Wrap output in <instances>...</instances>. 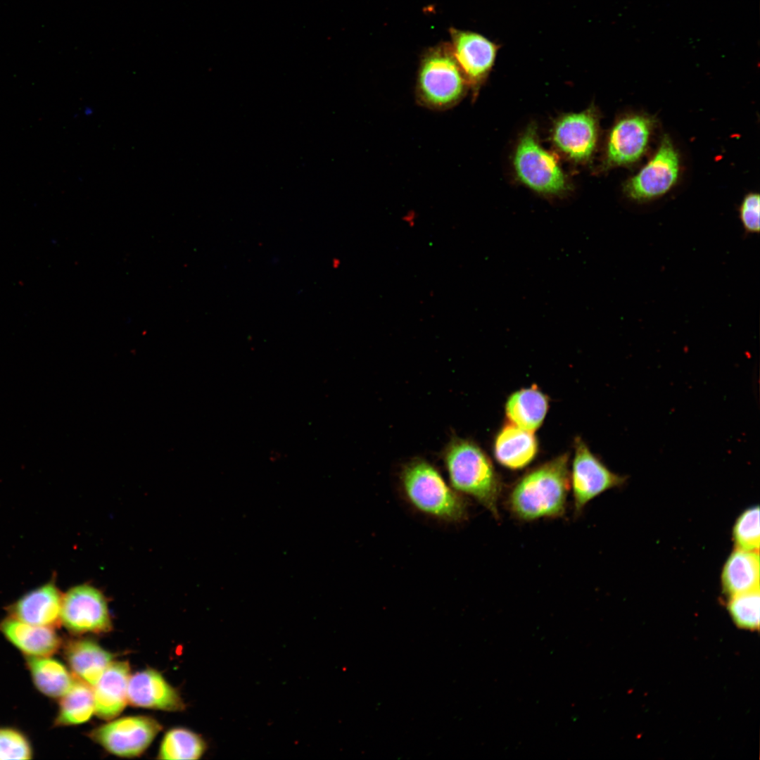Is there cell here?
Instances as JSON below:
<instances>
[{
    "label": "cell",
    "instance_id": "obj_1",
    "mask_svg": "<svg viewBox=\"0 0 760 760\" xmlns=\"http://www.w3.org/2000/svg\"><path fill=\"white\" fill-rule=\"evenodd\" d=\"M570 489L569 455L565 453L521 477L509 491L505 506L522 521L562 517Z\"/></svg>",
    "mask_w": 760,
    "mask_h": 760
},
{
    "label": "cell",
    "instance_id": "obj_2",
    "mask_svg": "<svg viewBox=\"0 0 760 760\" xmlns=\"http://www.w3.org/2000/svg\"><path fill=\"white\" fill-rule=\"evenodd\" d=\"M444 463L451 487L499 519L502 484L488 455L470 441L454 439L445 450Z\"/></svg>",
    "mask_w": 760,
    "mask_h": 760
},
{
    "label": "cell",
    "instance_id": "obj_3",
    "mask_svg": "<svg viewBox=\"0 0 760 760\" xmlns=\"http://www.w3.org/2000/svg\"><path fill=\"white\" fill-rule=\"evenodd\" d=\"M400 483L403 495L416 511L450 523L467 518L468 505L463 495L444 480L430 463L415 460L403 468Z\"/></svg>",
    "mask_w": 760,
    "mask_h": 760
},
{
    "label": "cell",
    "instance_id": "obj_4",
    "mask_svg": "<svg viewBox=\"0 0 760 760\" xmlns=\"http://www.w3.org/2000/svg\"><path fill=\"white\" fill-rule=\"evenodd\" d=\"M468 88L450 43L435 46L424 53L415 89L417 101L422 106L436 110L450 109L462 100Z\"/></svg>",
    "mask_w": 760,
    "mask_h": 760
},
{
    "label": "cell",
    "instance_id": "obj_5",
    "mask_svg": "<svg viewBox=\"0 0 760 760\" xmlns=\"http://www.w3.org/2000/svg\"><path fill=\"white\" fill-rule=\"evenodd\" d=\"M512 165L518 180L541 196L560 198L571 189L557 157L540 144L534 125L528 126L519 137Z\"/></svg>",
    "mask_w": 760,
    "mask_h": 760
},
{
    "label": "cell",
    "instance_id": "obj_6",
    "mask_svg": "<svg viewBox=\"0 0 760 760\" xmlns=\"http://www.w3.org/2000/svg\"><path fill=\"white\" fill-rule=\"evenodd\" d=\"M680 171L678 153L669 137L664 136L650 160L626 182L623 191L626 196L638 202L655 199L675 186Z\"/></svg>",
    "mask_w": 760,
    "mask_h": 760
},
{
    "label": "cell",
    "instance_id": "obj_7",
    "mask_svg": "<svg viewBox=\"0 0 760 760\" xmlns=\"http://www.w3.org/2000/svg\"><path fill=\"white\" fill-rule=\"evenodd\" d=\"M161 729L158 721L150 716H127L94 728L89 737L113 754L134 757L148 747Z\"/></svg>",
    "mask_w": 760,
    "mask_h": 760
},
{
    "label": "cell",
    "instance_id": "obj_8",
    "mask_svg": "<svg viewBox=\"0 0 760 760\" xmlns=\"http://www.w3.org/2000/svg\"><path fill=\"white\" fill-rule=\"evenodd\" d=\"M61 622L73 633H103L112 628L105 596L89 584L74 586L63 596Z\"/></svg>",
    "mask_w": 760,
    "mask_h": 760
},
{
    "label": "cell",
    "instance_id": "obj_9",
    "mask_svg": "<svg viewBox=\"0 0 760 760\" xmlns=\"http://www.w3.org/2000/svg\"><path fill=\"white\" fill-rule=\"evenodd\" d=\"M626 479L610 471L589 450L581 438L575 440V456L570 473L574 512L579 515L597 496L622 485Z\"/></svg>",
    "mask_w": 760,
    "mask_h": 760
},
{
    "label": "cell",
    "instance_id": "obj_10",
    "mask_svg": "<svg viewBox=\"0 0 760 760\" xmlns=\"http://www.w3.org/2000/svg\"><path fill=\"white\" fill-rule=\"evenodd\" d=\"M598 137V118L593 108L561 116L555 122L551 132L556 149L568 160L579 164L592 158Z\"/></svg>",
    "mask_w": 760,
    "mask_h": 760
},
{
    "label": "cell",
    "instance_id": "obj_11",
    "mask_svg": "<svg viewBox=\"0 0 760 760\" xmlns=\"http://www.w3.org/2000/svg\"><path fill=\"white\" fill-rule=\"evenodd\" d=\"M653 124L650 118L643 115H629L619 119L609 132L602 170L638 161L647 148Z\"/></svg>",
    "mask_w": 760,
    "mask_h": 760
},
{
    "label": "cell",
    "instance_id": "obj_12",
    "mask_svg": "<svg viewBox=\"0 0 760 760\" xmlns=\"http://www.w3.org/2000/svg\"><path fill=\"white\" fill-rule=\"evenodd\" d=\"M450 48L469 88L477 89L492 70L500 46L468 30L450 29Z\"/></svg>",
    "mask_w": 760,
    "mask_h": 760
},
{
    "label": "cell",
    "instance_id": "obj_13",
    "mask_svg": "<svg viewBox=\"0 0 760 760\" xmlns=\"http://www.w3.org/2000/svg\"><path fill=\"white\" fill-rule=\"evenodd\" d=\"M128 703L164 711L183 710L184 703L178 692L157 671L148 669L132 675L127 687Z\"/></svg>",
    "mask_w": 760,
    "mask_h": 760
},
{
    "label": "cell",
    "instance_id": "obj_14",
    "mask_svg": "<svg viewBox=\"0 0 760 760\" xmlns=\"http://www.w3.org/2000/svg\"><path fill=\"white\" fill-rule=\"evenodd\" d=\"M130 669L126 661H112L92 687L95 714L110 720L119 715L128 703L127 687Z\"/></svg>",
    "mask_w": 760,
    "mask_h": 760
},
{
    "label": "cell",
    "instance_id": "obj_15",
    "mask_svg": "<svg viewBox=\"0 0 760 760\" xmlns=\"http://www.w3.org/2000/svg\"><path fill=\"white\" fill-rule=\"evenodd\" d=\"M63 596L52 583L39 587L20 597L10 608L11 617L42 626L61 622Z\"/></svg>",
    "mask_w": 760,
    "mask_h": 760
},
{
    "label": "cell",
    "instance_id": "obj_16",
    "mask_svg": "<svg viewBox=\"0 0 760 760\" xmlns=\"http://www.w3.org/2000/svg\"><path fill=\"white\" fill-rule=\"evenodd\" d=\"M4 636L27 657H49L61 645L53 627L27 623L10 617L0 623Z\"/></svg>",
    "mask_w": 760,
    "mask_h": 760
},
{
    "label": "cell",
    "instance_id": "obj_17",
    "mask_svg": "<svg viewBox=\"0 0 760 760\" xmlns=\"http://www.w3.org/2000/svg\"><path fill=\"white\" fill-rule=\"evenodd\" d=\"M537 452L538 441L533 432L511 423L506 424L495 438V457L507 469H523L534 460Z\"/></svg>",
    "mask_w": 760,
    "mask_h": 760
},
{
    "label": "cell",
    "instance_id": "obj_18",
    "mask_svg": "<svg viewBox=\"0 0 760 760\" xmlns=\"http://www.w3.org/2000/svg\"><path fill=\"white\" fill-rule=\"evenodd\" d=\"M65 655L77 678L92 687L113 659L110 652L89 639L71 640L65 647Z\"/></svg>",
    "mask_w": 760,
    "mask_h": 760
},
{
    "label": "cell",
    "instance_id": "obj_19",
    "mask_svg": "<svg viewBox=\"0 0 760 760\" xmlns=\"http://www.w3.org/2000/svg\"><path fill=\"white\" fill-rule=\"evenodd\" d=\"M759 552L740 548L728 557L721 573L723 590L729 596L759 589Z\"/></svg>",
    "mask_w": 760,
    "mask_h": 760
},
{
    "label": "cell",
    "instance_id": "obj_20",
    "mask_svg": "<svg viewBox=\"0 0 760 760\" xmlns=\"http://www.w3.org/2000/svg\"><path fill=\"white\" fill-rule=\"evenodd\" d=\"M548 406L547 396L533 386L513 393L506 403L505 412L511 424L534 432L542 424Z\"/></svg>",
    "mask_w": 760,
    "mask_h": 760
},
{
    "label": "cell",
    "instance_id": "obj_21",
    "mask_svg": "<svg viewBox=\"0 0 760 760\" xmlns=\"http://www.w3.org/2000/svg\"><path fill=\"white\" fill-rule=\"evenodd\" d=\"M26 664L34 686L47 697L60 698L75 680L68 669L51 656L27 657Z\"/></svg>",
    "mask_w": 760,
    "mask_h": 760
},
{
    "label": "cell",
    "instance_id": "obj_22",
    "mask_svg": "<svg viewBox=\"0 0 760 760\" xmlns=\"http://www.w3.org/2000/svg\"><path fill=\"white\" fill-rule=\"evenodd\" d=\"M95 713L93 689L75 678L70 688L60 697L56 726H75L87 722Z\"/></svg>",
    "mask_w": 760,
    "mask_h": 760
},
{
    "label": "cell",
    "instance_id": "obj_23",
    "mask_svg": "<svg viewBox=\"0 0 760 760\" xmlns=\"http://www.w3.org/2000/svg\"><path fill=\"white\" fill-rule=\"evenodd\" d=\"M206 749L203 739L194 732L183 728L167 731L160 746L158 759H198Z\"/></svg>",
    "mask_w": 760,
    "mask_h": 760
},
{
    "label": "cell",
    "instance_id": "obj_24",
    "mask_svg": "<svg viewBox=\"0 0 760 760\" xmlns=\"http://www.w3.org/2000/svg\"><path fill=\"white\" fill-rule=\"evenodd\" d=\"M759 593L760 589H756L729 596L727 608L738 627L749 631L759 629Z\"/></svg>",
    "mask_w": 760,
    "mask_h": 760
},
{
    "label": "cell",
    "instance_id": "obj_25",
    "mask_svg": "<svg viewBox=\"0 0 760 760\" xmlns=\"http://www.w3.org/2000/svg\"><path fill=\"white\" fill-rule=\"evenodd\" d=\"M736 547L759 552L760 545L759 507H752L737 518L733 530Z\"/></svg>",
    "mask_w": 760,
    "mask_h": 760
},
{
    "label": "cell",
    "instance_id": "obj_26",
    "mask_svg": "<svg viewBox=\"0 0 760 760\" xmlns=\"http://www.w3.org/2000/svg\"><path fill=\"white\" fill-rule=\"evenodd\" d=\"M32 758L31 745L17 729L0 727V760H25Z\"/></svg>",
    "mask_w": 760,
    "mask_h": 760
},
{
    "label": "cell",
    "instance_id": "obj_27",
    "mask_svg": "<svg viewBox=\"0 0 760 760\" xmlns=\"http://www.w3.org/2000/svg\"><path fill=\"white\" fill-rule=\"evenodd\" d=\"M739 215L744 230L748 234L760 230V197L758 193L747 194L740 206Z\"/></svg>",
    "mask_w": 760,
    "mask_h": 760
},
{
    "label": "cell",
    "instance_id": "obj_28",
    "mask_svg": "<svg viewBox=\"0 0 760 760\" xmlns=\"http://www.w3.org/2000/svg\"><path fill=\"white\" fill-rule=\"evenodd\" d=\"M416 215L412 212H410L405 215L402 220L407 224L410 227H413L415 224Z\"/></svg>",
    "mask_w": 760,
    "mask_h": 760
}]
</instances>
